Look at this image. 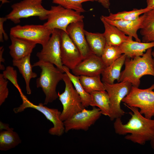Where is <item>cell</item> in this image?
<instances>
[{"instance_id":"6da1fadb","label":"cell","mask_w":154,"mask_h":154,"mask_svg":"<svg viewBox=\"0 0 154 154\" xmlns=\"http://www.w3.org/2000/svg\"><path fill=\"white\" fill-rule=\"evenodd\" d=\"M125 106L131 111L129 113L131 118L125 124L123 123L121 118L116 119L114 123L115 132L126 135V140L143 145L154 137V119L145 117L138 108Z\"/></svg>"},{"instance_id":"7a4b0ae2","label":"cell","mask_w":154,"mask_h":154,"mask_svg":"<svg viewBox=\"0 0 154 154\" xmlns=\"http://www.w3.org/2000/svg\"><path fill=\"white\" fill-rule=\"evenodd\" d=\"M152 48L146 50L141 56L133 58L126 57L124 70L121 72L117 81L127 82L132 86L139 88L140 79L143 76L150 75L154 76V62L152 55Z\"/></svg>"},{"instance_id":"3957f363","label":"cell","mask_w":154,"mask_h":154,"mask_svg":"<svg viewBox=\"0 0 154 154\" xmlns=\"http://www.w3.org/2000/svg\"><path fill=\"white\" fill-rule=\"evenodd\" d=\"M38 66L41 69L39 77L36 80L37 88H41L45 95L43 104L51 103L58 98L56 91L57 85L62 80L64 73L53 64L39 60L33 65Z\"/></svg>"},{"instance_id":"277c9868","label":"cell","mask_w":154,"mask_h":154,"mask_svg":"<svg viewBox=\"0 0 154 154\" xmlns=\"http://www.w3.org/2000/svg\"><path fill=\"white\" fill-rule=\"evenodd\" d=\"M154 84L150 87L141 89L132 86L129 94L122 100L125 105L139 109V112L146 118L154 116Z\"/></svg>"},{"instance_id":"5b68a950","label":"cell","mask_w":154,"mask_h":154,"mask_svg":"<svg viewBox=\"0 0 154 154\" xmlns=\"http://www.w3.org/2000/svg\"><path fill=\"white\" fill-rule=\"evenodd\" d=\"M42 0H23L12 5V11L5 16L15 24L18 23L22 18L38 17L40 20H47L49 10L42 5Z\"/></svg>"},{"instance_id":"8992f818","label":"cell","mask_w":154,"mask_h":154,"mask_svg":"<svg viewBox=\"0 0 154 154\" xmlns=\"http://www.w3.org/2000/svg\"><path fill=\"white\" fill-rule=\"evenodd\" d=\"M62 80L65 84L64 91L61 94L59 92L58 93L59 99L63 107L60 119L64 121L85 108L80 97L74 88L71 81L66 73L63 74Z\"/></svg>"},{"instance_id":"52a82bcc","label":"cell","mask_w":154,"mask_h":154,"mask_svg":"<svg viewBox=\"0 0 154 154\" xmlns=\"http://www.w3.org/2000/svg\"><path fill=\"white\" fill-rule=\"evenodd\" d=\"M19 94L22 103L19 107L13 109V111L15 113L21 112L27 108L36 110L41 112L52 123L53 127L48 130L50 134L58 136L63 134L65 132V127L63 121L60 119L61 112L57 109L49 108L42 103L38 105L35 104L28 100L22 92Z\"/></svg>"},{"instance_id":"ba28073f","label":"cell","mask_w":154,"mask_h":154,"mask_svg":"<svg viewBox=\"0 0 154 154\" xmlns=\"http://www.w3.org/2000/svg\"><path fill=\"white\" fill-rule=\"evenodd\" d=\"M81 13L59 5L52 6L47 21L43 25L50 29H57L67 33V27L70 24L83 21L84 17Z\"/></svg>"},{"instance_id":"9c48e42d","label":"cell","mask_w":154,"mask_h":154,"mask_svg":"<svg viewBox=\"0 0 154 154\" xmlns=\"http://www.w3.org/2000/svg\"><path fill=\"white\" fill-rule=\"evenodd\" d=\"M53 30L44 25H18L11 29L10 35L43 46L49 40Z\"/></svg>"},{"instance_id":"30bf717a","label":"cell","mask_w":154,"mask_h":154,"mask_svg":"<svg viewBox=\"0 0 154 154\" xmlns=\"http://www.w3.org/2000/svg\"><path fill=\"white\" fill-rule=\"evenodd\" d=\"M103 83L105 90L108 93L110 100V120L113 121L116 118H121L125 114L121 108V102L129 93L132 85L127 82H121L113 84Z\"/></svg>"},{"instance_id":"8fae6325","label":"cell","mask_w":154,"mask_h":154,"mask_svg":"<svg viewBox=\"0 0 154 154\" xmlns=\"http://www.w3.org/2000/svg\"><path fill=\"white\" fill-rule=\"evenodd\" d=\"M60 36V30L54 29L49 40L36 55L39 60L53 64L64 73V65L61 57Z\"/></svg>"},{"instance_id":"7c38bea8","label":"cell","mask_w":154,"mask_h":154,"mask_svg":"<svg viewBox=\"0 0 154 154\" xmlns=\"http://www.w3.org/2000/svg\"><path fill=\"white\" fill-rule=\"evenodd\" d=\"M102 115L100 109L96 107H93L90 110L85 108L63 121L65 132L67 133L71 130L87 131L100 118Z\"/></svg>"},{"instance_id":"4fadbf2b","label":"cell","mask_w":154,"mask_h":154,"mask_svg":"<svg viewBox=\"0 0 154 154\" xmlns=\"http://www.w3.org/2000/svg\"><path fill=\"white\" fill-rule=\"evenodd\" d=\"M60 48L62 63L71 70L83 60L78 48L68 34L60 30Z\"/></svg>"},{"instance_id":"5bb4252c","label":"cell","mask_w":154,"mask_h":154,"mask_svg":"<svg viewBox=\"0 0 154 154\" xmlns=\"http://www.w3.org/2000/svg\"><path fill=\"white\" fill-rule=\"evenodd\" d=\"M106 67L101 57L92 53L71 70L76 76H92L101 74Z\"/></svg>"},{"instance_id":"9a60e30c","label":"cell","mask_w":154,"mask_h":154,"mask_svg":"<svg viewBox=\"0 0 154 154\" xmlns=\"http://www.w3.org/2000/svg\"><path fill=\"white\" fill-rule=\"evenodd\" d=\"M84 30L83 21L72 23L67 28V33L80 51L83 60L92 53L87 41Z\"/></svg>"},{"instance_id":"2e32d148","label":"cell","mask_w":154,"mask_h":154,"mask_svg":"<svg viewBox=\"0 0 154 154\" xmlns=\"http://www.w3.org/2000/svg\"><path fill=\"white\" fill-rule=\"evenodd\" d=\"M11 44L9 46V53L14 60L31 55L36 44L10 35Z\"/></svg>"},{"instance_id":"e0dca14e","label":"cell","mask_w":154,"mask_h":154,"mask_svg":"<svg viewBox=\"0 0 154 154\" xmlns=\"http://www.w3.org/2000/svg\"><path fill=\"white\" fill-rule=\"evenodd\" d=\"M100 19L104 27V34L106 38V44L110 45L119 46L124 43L133 39L115 26L106 21L103 16Z\"/></svg>"},{"instance_id":"ac0fdd59","label":"cell","mask_w":154,"mask_h":154,"mask_svg":"<svg viewBox=\"0 0 154 154\" xmlns=\"http://www.w3.org/2000/svg\"><path fill=\"white\" fill-rule=\"evenodd\" d=\"M103 16L104 19L110 24L115 26L126 35L134 38L136 41L141 42L137 32L140 29L143 21V15L133 20H111Z\"/></svg>"},{"instance_id":"d6986e66","label":"cell","mask_w":154,"mask_h":154,"mask_svg":"<svg viewBox=\"0 0 154 154\" xmlns=\"http://www.w3.org/2000/svg\"><path fill=\"white\" fill-rule=\"evenodd\" d=\"M0 150L6 151L15 147L21 143L18 134L8 124L0 121Z\"/></svg>"},{"instance_id":"ffe728a7","label":"cell","mask_w":154,"mask_h":154,"mask_svg":"<svg viewBox=\"0 0 154 154\" xmlns=\"http://www.w3.org/2000/svg\"><path fill=\"white\" fill-rule=\"evenodd\" d=\"M119 47L123 54L127 57L133 58L142 56L144 52L147 49L154 47V42H141L132 39L124 43Z\"/></svg>"},{"instance_id":"44dd1931","label":"cell","mask_w":154,"mask_h":154,"mask_svg":"<svg viewBox=\"0 0 154 154\" xmlns=\"http://www.w3.org/2000/svg\"><path fill=\"white\" fill-rule=\"evenodd\" d=\"M31 55H29L17 60H13V65L17 67L24 78L26 84L27 94H30L31 91L30 87L31 80L36 77L37 74L33 71V65L30 62Z\"/></svg>"},{"instance_id":"7402d4cb","label":"cell","mask_w":154,"mask_h":154,"mask_svg":"<svg viewBox=\"0 0 154 154\" xmlns=\"http://www.w3.org/2000/svg\"><path fill=\"white\" fill-rule=\"evenodd\" d=\"M126 57L125 54H123L112 64L106 67L101 74L102 81L103 83L113 84L116 80H119L121 69Z\"/></svg>"},{"instance_id":"603a6c76","label":"cell","mask_w":154,"mask_h":154,"mask_svg":"<svg viewBox=\"0 0 154 154\" xmlns=\"http://www.w3.org/2000/svg\"><path fill=\"white\" fill-rule=\"evenodd\" d=\"M143 19L140 29L143 42H154V10H150L142 14Z\"/></svg>"},{"instance_id":"cb8c5ba5","label":"cell","mask_w":154,"mask_h":154,"mask_svg":"<svg viewBox=\"0 0 154 154\" xmlns=\"http://www.w3.org/2000/svg\"><path fill=\"white\" fill-rule=\"evenodd\" d=\"M92 100L90 106L97 107L102 114L109 117L110 114V102L109 96L106 90L96 91L91 92Z\"/></svg>"},{"instance_id":"d4e9b609","label":"cell","mask_w":154,"mask_h":154,"mask_svg":"<svg viewBox=\"0 0 154 154\" xmlns=\"http://www.w3.org/2000/svg\"><path fill=\"white\" fill-rule=\"evenodd\" d=\"M84 32L87 41L92 53L101 57L106 44L104 33H93L85 30Z\"/></svg>"},{"instance_id":"484cf974","label":"cell","mask_w":154,"mask_h":154,"mask_svg":"<svg viewBox=\"0 0 154 154\" xmlns=\"http://www.w3.org/2000/svg\"><path fill=\"white\" fill-rule=\"evenodd\" d=\"M64 70L71 81L75 89L81 99L83 106L87 107L90 105L92 100L90 94L86 92L82 86L79 76H76L72 74L70 71V69L64 66Z\"/></svg>"},{"instance_id":"4316f807","label":"cell","mask_w":154,"mask_h":154,"mask_svg":"<svg viewBox=\"0 0 154 154\" xmlns=\"http://www.w3.org/2000/svg\"><path fill=\"white\" fill-rule=\"evenodd\" d=\"M100 75L79 76L80 83L86 92L90 94L94 91L105 90L104 84L101 80Z\"/></svg>"},{"instance_id":"83f0119b","label":"cell","mask_w":154,"mask_h":154,"mask_svg":"<svg viewBox=\"0 0 154 154\" xmlns=\"http://www.w3.org/2000/svg\"><path fill=\"white\" fill-rule=\"evenodd\" d=\"M151 10L146 7L139 9H134L130 11H124L116 13H110L108 16H105L107 19L111 20H133L137 19L147 11Z\"/></svg>"},{"instance_id":"f1b7e54d","label":"cell","mask_w":154,"mask_h":154,"mask_svg":"<svg viewBox=\"0 0 154 154\" xmlns=\"http://www.w3.org/2000/svg\"><path fill=\"white\" fill-rule=\"evenodd\" d=\"M122 54L119 46H113L106 44L101 58L107 67L112 64Z\"/></svg>"},{"instance_id":"f546056e","label":"cell","mask_w":154,"mask_h":154,"mask_svg":"<svg viewBox=\"0 0 154 154\" xmlns=\"http://www.w3.org/2000/svg\"><path fill=\"white\" fill-rule=\"evenodd\" d=\"M53 3L67 9H72L80 13L86 11L83 7V3L98 1V0H52Z\"/></svg>"},{"instance_id":"4dcf8cb0","label":"cell","mask_w":154,"mask_h":154,"mask_svg":"<svg viewBox=\"0 0 154 154\" xmlns=\"http://www.w3.org/2000/svg\"><path fill=\"white\" fill-rule=\"evenodd\" d=\"M3 77L9 80L17 89L19 93L22 92L18 83L17 71L10 66H7L3 72Z\"/></svg>"},{"instance_id":"1f68e13d","label":"cell","mask_w":154,"mask_h":154,"mask_svg":"<svg viewBox=\"0 0 154 154\" xmlns=\"http://www.w3.org/2000/svg\"><path fill=\"white\" fill-rule=\"evenodd\" d=\"M8 81L0 74V106H1L8 97L9 90L7 88Z\"/></svg>"},{"instance_id":"d6a6232c","label":"cell","mask_w":154,"mask_h":154,"mask_svg":"<svg viewBox=\"0 0 154 154\" xmlns=\"http://www.w3.org/2000/svg\"><path fill=\"white\" fill-rule=\"evenodd\" d=\"M7 19L6 17L0 18V41L1 42H4L3 39L5 40H7L9 38L3 28L4 23Z\"/></svg>"},{"instance_id":"836d02e7","label":"cell","mask_w":154,"mask_h":154,"mask_svg":"<svg viewBox=\"0 0 154 154\" xmlns=\"http://www.w3.org/2000/svg\"><path fill=\"white\" fill-rule=\"evenodd\" d=\"M4 51V48L3 46L0 47V70H5V67L3 64H2V62H5V59L3 57V54Z\"/></svg>"},{"instance_id":"e575fe53","label":"cell","mask_w":154,"mask_h":154,"mask_svg":"<svg viewBox=\"0 0 154 154\" xmlns=\"http://www.w3.org/2000/svg\"><path fill=\"white\" fill-rule=\"evenodd\" d=\"M105 8L108 9L110 5V0H98Z\"/></svg>"},{"instance_id":"d590c367","label":"cell","mask_w":154,"mask_h":154,"mask_svg":"<svg viewBox=\"0 0 154 154\" xmlns=\"http://www.w3.org/2000/svg\"><path fill=\"white\" fill-rule=\"evenodd\" d=\"M147 7L154 10V0H146Z\"/></svg>"},{"instance_id":"8d00e7d4","label":"cell","mask_w":154,"mask_h":154,"mask_svg":"<svg viewBox=\"0 0 154 154\" xmlns=\"http://www.w3.org/2000/svg\"><path fill=\"white\" fill-rule=\"evenodd\" d=\"M150 141L151 147L154 150V137Z\"/></svg>"},{"instance_id":"74e56055","label":"cell","mask_w":154,"mask_h":154,"mask_svg":"<svg viewBox=\"0 0 154 154\" xmlns=\"http://www.w3.org/2000/svg\"><path fill=\"white\" fill-rule=\"evenodd\" d=\"M0 1L1 2L2 4H4L9 2V1L7 0H0Z\"/></svg>"},{"instance_id":"f35d334b","label":"cell","mask_w":154,"mask_h":154,"mask_svg":"<svg viewBox=\"0 0 154 154\" xmlns=\"http://www.w3.org/2000/svg\"><path fill=\"white\" fill-rule=\"evenodd\" d=\"M152 57H153V59L154 62V51L152 52Z\"/></svg>"},{"instance_id":"ab89813d","label":"cell","mask_w":154,"mask_h":154,"mask_svg":"<svg viewBox=\"0 0 154 154\" xmlns=\"http://www.w3.org/2000/svg\"></svg>"}]
</instances>
